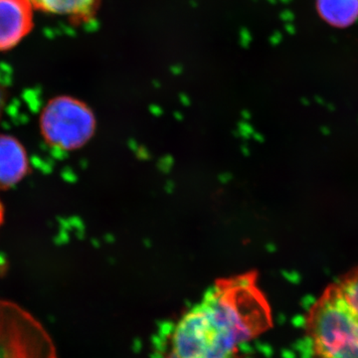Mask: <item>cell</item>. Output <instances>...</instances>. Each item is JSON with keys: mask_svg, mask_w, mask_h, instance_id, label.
I'll return each instance as SVG.
<instances>
[{"mask_svg": "<svg viewBox=\"0 0 358 358\" xmlns=\"http://www.w3.org/2000/svg\"><path fill=\"white\" fill-rule=\"evenodd\" d=\"M34 10L30 0H0V52L15 48L31 33Z\"/></svg>", "mask_w": 358, "mask_h": 358, "instance_id": "cell-5", "label": "cell"}, {"mask_svg": "<svg viewBox=\"0 0 358 358\" xmlns=\"http://www.w3.org/2000/svg\"><path fill=\"white\" fill-rule=\"evenodd\" d=\"M27 155L20 141L10 136H0V186L10 187L24 178Z\"/></svg>", "mask_w": 358, "mask_h": 358, "instance_id": "cell-7", "label": "cell"}, {"mask_svg": "<svg viewBox=\"0 0 358 358\" xmlns=\"http://www.w3.org/2000/svg\"><path fill=\"white\" fill-rule=\"evenodd\" d=\"M0 358H59L43 324L13 301L0 300Z\"/></svg>", "mask_w": 358, "mask_h": 358, "instance_id": "cell-3", "label": "cell"}, {"mask_svg": "<svg viewBox=\"0 0 358 358\" xmlns=\"http://www.w3.org/2000/svg\"><path fill=\"white\" fill-rule=\"evenodd\" d=\"M4 219V208L1 201H0V227H1L2 223H3Z\"/></svg>", "mask_w": 358, "mask_h": 358, "instance_id": "cell-9", "label": "cell"}, {"mask_svg": "<svg viewBox=\"0 0 358 358\" xmlns=\"http://www.w3.org/2000/svg\"><path fill=\"white\" fill-rule=\"evenodd\" d=\"M42 134L52 145L65 150L82 147L93 136L96 121L86 103L60 96L47 103L40 119Z\"/></svg>", "mask_w": 358, "mask_h": 358, "instance_id": "cell-4", "label": "cell"}, {"mask_svg": "<svg viewBox=\"0 0 358 358\" xmlns=\"http://www.w3.org/2000/svg\"><path fill=\"white\" fill-rule=\"evenodd\" d=\"M320 17L334 27L345 28L358 20V0H317Z\"/></svg>", "mask_w": 358, "mask_h": 358, "instance_id": "cell-8", "label": "cell"}, {"mask_svg": "<svg viewBox=\"0 0 358 358\" xmlns=\"http://www.w3.org/2000/svg\"><path fill=\"white\" fill-rule=\"evenodd\" d=\"M272 327L267 298L248 273L218 280L179 320L171 345L176 358H235Z\"/></svg>", "mask_w": 358, "mask_h": 358, "instance_id": "cell-1", "label": "cell"}, {"mask_svg": "<svg viewBox=\"0 0 358 358\" xmlns=\"http://www.w3.org/2000/svg\"><path fill=\"white\" fill-rule=\"evenodd\" d=\"M305 333L315 358H358V266L322 292Z\"/></svg>", "mask_w": 358, "mask_h": 358, "instance_id": "cell-2", "label": "cell"}, {"mask_svg": "<svg viewBox=\"0 0 358 358\" xmlns=\"http://www.w3.org/2000/svg\"><path fill=\"white\" fill-rule=\"evenodd\" d=\"M3 93H2V90L0 89V110H1L2 105H3Z\"/></svg>", "mask_w": 358, "mask_h": 358, "instance_id": "cell-10", "label": "cell"}, {"mask_svg": "<svg viewBox=\"0 0 358 358\" xmlns=\"http://www.w3.org/2000/svg\"><path fill=\"white\" fill-rule=\"evenodd\" d=\"M35 10L62 16L71 24H88L95 20L103 0H30Z\"/></svg>", "mask_w": 358, "mask_h": 358, "instance_id": "cell-6", "label": "cell"}]
</instances>
